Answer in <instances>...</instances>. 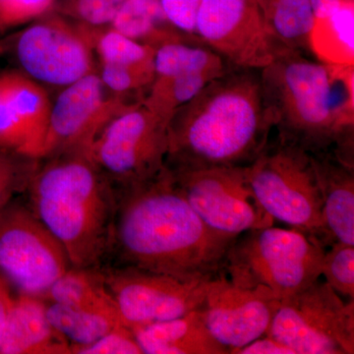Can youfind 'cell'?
<instances>
[{"label":"cell","instance_id":"cell-1","mask_svg":"<svg viewBox=\"0 0 354 354\" xmlns=\"http://www.w3.org/2000/svg\"><path fill=\"white\" fill-rule=\"evenodd\" d=\"M236 237L209 227L165 167L118 193L109 255L115 254L118 266L205 281L220 274Z\"/></svg>","mask_w":354,"mask_h":354},{"label":"cell","instance_id":"cell-2","mask_svg":"<svg viewBox=\"0 0 354 354\" xmlns=\"http://www.w3.org/2000/svg\"><path fill=\"white\" fill-rule=\"evenodd\" d=\"M274 116L260 70L234 68L177 109L167 124L172 171L245 167L271 140Z\"/></svg>","mask_w":354,"mask_h":354},{"label":"cell","instance_id":"cell-3","mask_svg":"<svg viewBox=\"0 0 354 354\" xmlns=\"http://www.w3.org/2000/svg\"><path fill=\"white\" fill-rule=\"evenodd\" d=\"M277 137L310 153L354 165V66L288 50L260 70Z\"/></svg>","mask_w":354,"mask_h":354},{"label":"cell","instance_id":"cell-4","mask_svg":"<svg viewBox=\"0 0 354 354\" xmlns=\"http://www.w3.org/2000/svg\"><path fill=\"white\" fill-rule=\"evenodd\" d=\"M48 158L26 187L29 207L64 247L72 268L101 267L109 256L118 194L85 153Z\"/></svg>","mask_w":354,"mask_h":354},{"label":"cell","instance_id":"cell-5","mask_svg":"<svg viewBox=\"0 0 354 354\" xmlns=\"http://www.w3.org/2000/svg\"><path fill=\"white\" fill-rule=\"evenodd\" d=\"M325 249L297 230L271 227L239 234L220 274L234 285L281 299L321 278Z\"/></svg>","mask_w":354,"mask_h":354},{"label":"cell","instance_id":"cell-6","mask_svg":"<svg viewBox=\"0 0 354 354\" xmlns=\"http://www.w3.org/2000/svg\"><path fill=\"white\" fill-rule=\"evenodd\" d=\"M246 177L272 220L306 235L325 250L332 245L324 225L322 193L310 153L276 137L246 167Z\"/></svg>","mask_w":354,"mask_h":354},{"label":"cell","instance_id":"cell-7","mask_svg":"<svg viewBox=\"0 0 354 354\" xmlns=\"http://www.w3.org/2000/svg\"><path fill=\"white\" fill-rule=\"evenodd\" d=\"M167 124L143 102L128 104L104 125L84 153L118 194L165 169Z\"/></svg>","mask_w":354,"mask_h":354},{"label":"cell","instance_id":"cell-8","mask_svg":"<svg viewBox=\"0 0 354 354\" xmlns=\"http://www.w3.org/2000/svg\"><path fill=\"white\" fill-rule=\"evenodd\" d=\"M266 335L295 354H353L354 301H346L318 279L279 299Z\"/></svg>","mask_w":354,"mask_h":354},{"label":"cell","instance_id":"cell-9","mask_svg":"<svg viewBox=\"0 0 354 354\" xmlns=\"http://www.w3.org/2000/svg\"><path fill=\"white\" fill-rule=\"evenodd\" d=\"M71 267L64 247L30 207L0 209V276L19 295L44 298Z\"/></svg>","mask_w":354,"mask_h":354},{"label":"cell","instance_id":"cell-10","mask_svg":"<svg viewBox=\"0 0 354 354\" xmlns=\"http://www.w3.org/2000/svg\"><path fill=\"white\" fill-rule=\"evenodd\" d=\"M195 34L237 68L262 70L288 50L272 35L261 0H200Z\"/></svg>","mask_w":354,"mask_h":354},{"label":"cell","instance_id":"cell-11","mask_svg":"<svg viewBox=\"0 0 354 354\" xmlns=\"http://www.w3.org/2000/svg\"><path fill=\"white\" fill-rule=\"evenodd\" d=\"M167 169L186 201L216 232L239 236L248 230L274 225V221L249 185L246 167Z\"/></svg>","mask_w":354,"mask_h":354},{"label":"cell","instance_id":"cell-12","mask_svg":"<svg viewBox=\"0 0 354 354\" xmlns=\"http://www.w3.org/2000/svg\"><path fill=\"white\" fill-rule=\"evenodd\" d=\"M101 269L121 320L131 329L171 320L197 310L209 281H184L171 274L125 266Z\"/></svg>","mask_w":354,"mask_h":354},{"label":"cell","instance_id":"cell-13","mask_svg":"<svg viewBox=\"0 0 354 354\" xmlns=\"http://www.w3.org/2000/svg\"><path fill=\"white\" fill-rule=\"evenodd\" d=\"M44 17L26 28L16 41L23 72L39 83L60 87L97 72L94 50L81 26L59 13Z\"/></svg>","mask_w":354,"mask_h":354},{"label":"cell","instance_id":"cell-14","mask_svg":"<svg viewBox=\"0 0 354 354\" xmlns=\"http://www.w3.org/2000/svg\"><path fill=\"white\" fill-rule=\"evenodd\" d=\"M234 68L196 36L162 44L156 50L153 78L143 104L169 122L203 88Z\"/></svg>","mask_w":354,"mask_h":354},{"label":"cell","instance_id":"cell-15","mask_svg":"<svg viewBox=\"0 0 354 354\" xmlns=\"http://www.w3.org/2000/svg\"><path fill=\"white\" fill-rule=\"evenodd\" d=\"M97 72L64 87L51 106L41 158L59 153L86 152L100 130L128 104L111 94Z\"/></svg>","mask_w":354,"mask_h":354},{"label":"cell","instance_id":"cell-16","mask_svg":"<svg viewBox=\"0 0 354 354\" xmlns=\"http://www.w3.org/2000/svg\"><path fill=\"white\" fill-rule=\"evenodd\" d=\"M278 301L264 290L241 288L218 274L208 281L198 311L212 335L234 354L266 335Z\"/></svg>","mask_w":354,"mask_h":354},{"label":"cell","instance_id":"cell-17","mask_svg":"<svg viewBox=\"0 0 354 354\" xmlns=\"http://www.w3.org/2000/svg\"><path fill=\"white\" fill-rule=\"evenodd\" d=\"M320 183L330 242L354 245V165L333 153L311 155Z\"/></svg>","mask_w":354,"mask_h":354},{"label":"cell","instance_id":"cell-18","mask_svg":"<svg viewBox=\"0 0 354 354\" xmlns=\"http://www.w3.org/2000/svg\"><path fill=\"white\" fill-rule=\"evenodd\" d=\"M0 353L69 354L71 346L48 321L46 300L19 295L14 298Z\"/></svg>","mask_w":354,"mask_h":354},{"label":"cell","instance_id":"cell-19","mask_svg":"<svg viewBox=\"0 0 354 354\" xmlns=\"http://www.w3.org/2000/svg\"><path fill=\"white\" fill-rule=\"evenodd\" d=\"M143 354H228L207 328L201 313L132 329Z\"/></svg>","mask_w":354,"mask_h":354},{"label":"cell","instance_id":"cell-20","mask_svg":"<svg viewBox=\"0 0 354 354\" xmlns=\"http://www.w3.org/2000/svg\"><path fill=\"white\" fill-rule=\"evenodd\" d=\"M0 76L27 137L28 157L39 160L53 106L48 92L24 72L9 70L0 72Z\"/></svg>","mask_w":354,"mask_h":354},{"label":"cell","instance_id":"cell-21","mask_svg":"<svg viewBox=\"0 0 354 354\" xmlns=\"http://www.w3.org/2000/svg\"><path fill=\"white\" fill-rule=\"evenodd\" d=\"M309 50L323 64L354 66V0L339 2L315 17Z\"/></svg>","mask_w":354,"mask_h":354},{"label":"cell","instance_id":"cell-22","mask_svg":"<svg viewBox=\"0 0 354 354\" xmlns=\"http://www.w3.org/2000/svg\"><path fill=\"white\" fill-rule=\"evenodd\" d=\"M109 26L155 50L162 44L192 36L172 24L158 0H124Z\"/></svg>","mask_w":354,"mask_h":354},{"label":"cell","instance_id":"cell-23","mask_svg":"<svg viewBox=\"0 0 354 354\" xmlns=\"http://www.w3.org/2000/svg\"><path fill=\"white\" fill-rule=\"evenodd\" d=\"M44 299L122 321L104 281L101 267L70 268L51 286Z\"/></svg>","mask_w":354,"mask_h":354},{"label":"cell","instance_id":"cell-24","mask_svg":"<svg viewBox=\"0 0 354 354\" xmlns=\"http://www.w3.org/2000/svg\"><path fill=\"white\" fill-rule=\"evenodd\" d=\"M266 18L283 48L310 55L309 38L315 14L311 0H265Z\"/></svg>","mask_w":354,"mask_h":354},{"label":"cell","instance_id":"cell-25","mask_svg":"<svg viewBox=\"0 0 354 354\" xmlns=\"http://www.w3.org/2000/svg\"><path fill=\"white\" fill-rule=\"evenodd\" d=\"M79 25L97 53L100 64L120 65L153 76L156 50L152 48L128 38L109 26Z\"/></svg>","mask_w":354,"mask_h":354},{"label":"cell","instance_id":"cell-26","mask_svg":"<svg viewBox=\"0 0 354 354\" xmlns=\"http://www.w3.org/2000/svg\"><path fill=\"white\" fill-rule=\"evenodd\" d=\"M46 312L51 326L69 342L71 349L93 344L115 326L124 324L118 319L46 300Z\"/></svg>","mask_w":354,"mask_h":354},{"label":"cell","instance_id":"cell-27","mask_svg":"<svg viewBox=\"0 0 354 354\" xmlns=\"http://www.w3.org/2000/svg\"><path fill=\"white\" fill-rule=\"evenodd\" d=\"M321 278L346 301H354V245L335 242L324 253Z\"/></svg>","mask_w":354,"mask_h":354},{"label":"cell","instance_id":"cell-28","mask_svg":"<svg viewBox=\"0 0 354 354\" xmlns=\"http://www.w3.org/2000/svg\"><path fill=\"white\" fill-rule=\"evenodd\" d=\"M124 0H60L58 13L78 24L90 27L109 26Z\"/></svg>","mask_w":354,"mask_h":354},{"label":"cell","instance_id":"cell-29","mask_svg":"<svg viewBox=\"0 0 354 354\" xmlns=\"http://www.w3.org/2000/svg\"><path fill=\"white\" fill-rule=\"evenodd\" d=\"M0 149L16 153L18 157H28V140L17 114L7 97L0 76ZM31 160V158H30Z\"/></svg>","mask_w":354,"mask_h":354},{"label":"cell","instance_id":"cell-30","mask_svg":"<svg viewBox=\"0 0 354 354\" xmlns=\"http://www.w3.org/2000/svg\"><path fill=\"white\" fill-rule=\"evenodd\" d=\"M57 0H0V30L11 29L44 17Z\"/></svg>","mask_w":354,"mask_h":354},{"label":"cell","instance_id":"cell-31","mask_svg":"<svg viewBox=\"0 0 354 354\" xmlns=\"http://www.w3.org/2000/svg\"><path fill=\"white\" fill-rule=\"evenodd\" d=\"M74 354H143L131 328L125 324L115 326L93 344L71 349Z\"/></svg>","mask_w":354,"mask_h":354},{"label":"cell","instance_id":"cell-32","mask_svg":"<svg viewBox=\"0 0 354 354\" xmlns=\"http://www.w3.org/2000/svg\"><path fill=\"white\" fill-rule=\"evenodd\" d=\"M27 160L19 162L0 153V209L10 202L16 192L27 187L30 177L37 167Z\"/></svg>","mask_w":354,"mask_h":354},{"label":"cell","instance_id":"cell-33","mask_svg":"<svg viewBox=\"0 0 354 354\" xmlns=\"http://www.w3.org/2000/svg\"><path fill=\"white\" fill-rule=\"evenodd\" d=\"M172 24L186 34L196 36L195 24L200 0H158ZM197 37V36H196Z\"/></svg>","mask_w":354,"mask_h":354},{"label":"cell","instance_id":"cell-34","mask_svg":"<svg viewBox=\"0 0 354 354\" xmlns=\"http://www.w3.org/2000/svg\"><path fill=\"white\" fill-rule=\"evenodd\" d=\"M234 354H295V351L286 344H281L274 337L264 335L243 348L235 351Z\"/></svg>","mask_w":354,"mask_h":354},{"label":"cell","instance_id":"cell-35","mask_svg":"<svg viewBox=\"0 0 354 354\" xmlns=\"http://www.w3.org/2000/svg\"><path fill=\"white\" fill-rule=\"evenodd\" d=\"M13 302L14 297L11 295L8 283L0 276V346L3 339L7 321H8Z\"/></svg>","mask_w":354,"mask_h":354},{"label":"cell","instance_id":"cell-36","mask_svg":"<svg viewBox=\"0 0 354 354\" xmlns=\"http://www.w3.org/2000/svg\"><path fill=\"white\" fill-rule=\"evenodd\" d=\"M342 1H344V0H311L315 17L325 15L326 13L329 12L330 9L334 8L337 3Z\"/></svg>","mask_w":354,"mask_h":354},{"label":"cell","instance_id":"cell-37","mask_svg":"<svg viewBox=\"0 0 354 354\" xmlns=\"http://www.w3.org/2000/svg\"><path fill=\"white\" fill-rule=\"evenodd\" d=\"M261 2H262V6L264 4L265 0H261Z\"/></svg>","mask_w":354,"mask_h":354}]
</instances>
